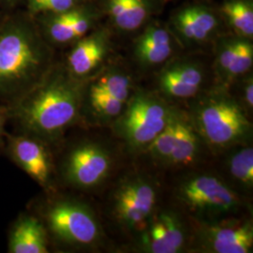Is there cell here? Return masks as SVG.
I'll list each match as a JSON object with an SVG mask.
<instances>
[{
  "label": "cell",
  "mask_w": 253,
  "mask_h": 253,
  "mask_svg": "<svg viewBox=\"0 0 253 253\" xmlns=\"http://www.w3.org/2000/svg\"><path fill=\"white\" fill-rule=\"evenodd\" d=\"M89 80L75 78L63 62H55L36 86L9 106L15 131L35 136L46 144L58 143L82 120V105Z\"/></svg>",
  "instance_id": "cell-1"
},
{
  "label": "cell",
  "mask_w": 253,
  "mask_h": 253,
  "mask_svg": "<svg viewBox=\"0 0 253 253\" xmlns=\"http://www.w3.org/2000/svg\"><path fill=\"white\" fill-rule=\"evenodd\" d=\"M54 48L27 11L0 17V103L10 106L42 81L55 63Z\"/></svg>",
  "instance_id": "cell-2"
},
{
  "label": "cell",
  "mask_w": 253,
  "mask_h": 253,
  "mask_svg": "<svg viewBox=\"0 0 253 253\" xmlns=\"http://www.w3.org/2000/svg\"><path fill=\"white\" fill-rule=\"evenodd\" d=\"M44 224L50 240L71 250H89L100 245L103 232L90 206L73 196L45 192L29 208Z\"/></svg>",
  "instance_id": "cell-3"
},
{
  "label": "cell",
  "mask_w": 253,
  "mask_h": 253,
  "mask_svg": "<svg viewBox=\"0 0 253 253\" xmlns=\"http://www.w3.org/2000/svg\"><path fill=\"white\" fill-rule=\"evenodd\" d=\"M190 120L202 141L216 149L243 144L252 137L253 126L243 109L221 88L200 100Z\"/></svg>",
  "instance_id": "cell-4"
},
{
  "label": "cell",
  "mask_w": 253,
  "mask_h": 253,
  "mask_svg": "<svg viewBox=\"0 0 253 253\" xmlns=\"http://www.w3.org/2000/svg\"><path fill=\"white\" fill-rule=\"evenodd\" d=\"M115 123V131L130 149L143 150L168 124L172 109L160 97L138 91L129 97Z\"/></svg>",
  "instance_id": "cell-5"
},
{
  "label": "cell",
  "mask_w": 253,
  "mask_h": 253,
  "mask_svg": "<svg viewBox=\"0 0 253 253\" xmlns=\"http://www.w3.org/2000/svg\"><path fill=\"white\" fill-rule=\"evenodd\" d=\"M112 156L105 146L84 140L70 146L55 165L56 177L75 190H90L108 176Z\"/></svg>",
  "instance_id": "cell-6"
},
{
  "label": "cell",
  "mask_w": 253,
  "mask_h": 253,
  "mask_svg": "<svg viewBox=\"0 0 253 253\" xmlns=\"http://www.w3.org/2000/svg\"><path fill=\"white\" fill-rule=\"evenodd\" d=\"M181 204L202 216H222L235 213L241 206L238 196L215 175L196 174L182 181L176 190Z\"/></svg>",
  "instance_id": "cell-7"
},
{
  "label": "cell",
  "mask_w": 253,
  "mask_h": 253,
  "mask_svg": "<svg viewBox=\"0 0 253 253\" xmlns=\"http://www.w3.org/2000/svg\"><path fill=\"white\" fill-rule=\"evenodd\" d=\"M2 151L45 192L55 191L56 168L50 145L27 133L7 132Z\"/></svg>",
  "instance_id": "cell-8"
},
{
  "label": "cell",
  "mask_w": 253,
  "mask_h": 253,
  "mask_svg": "<svg viewBox=\"0 0 253 253\" xmlns=\"http://www.w3.org/2000/svg\"><path fill=\"white\" fill-rule=\"evenodd\" d=\"M167 25L180 46L189 48L214 43L225 33L218 9L197 0L174 9Z\"/></svg>",
  "instance_id": "cell-9"
},
{
  "label": "cell",
  "mask_w": 253,
  "mask_h": 253,
  "mask_svg": "<svg viewBox=\"0 0 253 253\" xmlns=\"http://www.w3.org/2000/svg\"><path fill=\"white\" fill-rule=\"evenodd\" d=\"M157 202L152 181L130 175L121 181L111 198V214L122 228L138 231L150 218Z\"/></svg>",
  "instance_id": "cell-10"
},
{
  "label": "cell",
  "mask_w": 253,
  "mask_h": 253,
  "mask_svg": "<svg viewBox=\"0 0 253 253\" xmlns=\"http://www.w3.org/2000/svg\"><path fill=\"white\" fill-rule=\"evenodd\" d=\"M46 42L54 48L70 47L99 27L103 17L95 0L73 9L34 16Z\"/></svg>",
  "instance_id": "cell-11"
},
{
  "label": "cell",
  "mask_w": 253,
  "mask_h": 253,
  "mask_svg": "<svg viewBox=\"0 0 253 253\" xmlns=\"http://www.w3.org/2000/svg\"><path fill=\"white\" fill-rule=\"evenodd\" d=\"M111 30L100 25L70 46L62 61L69 73L80 80H90L100 73L112 50Z\"/></svg>",
  "instance_id": "cell-12"
},
{
  "label": "cell",
  "mask_w": 253,
  "mask_h": 253,
  "mask_svg": "<svg viewBox=\"0 0 253 253\" xmlns=\"http://www.w3.org/2000/svg\"><path fill=\"white\" fill-rule=\"evenodd\" d=\"M207 78V69L199 60L172 57L163 65L159 73L158 85L165 96L181 100L190 99L199 94Z\"/></svg>",
  "instance_id": "cell-13"
},
{
  "label": "cell",
  "mask_w": 253,
  "mask_h": 253,
  "mask_svg": "<svg viewBox=\"0 0 253 253\" xmlns=\"http://www.w3.org/2000/svg\"><path fill=\"white\" fill-rule=\"evenodd\" d=\"M109 26L121 34L139 32L163 9L162 0H95Z\"/></svg>",
  "instance_id": "cell-14"
},
{
  "label": "cell",
  "mask_w": 253,
  "mask_h": 253,
  "mask_svg": "<svg viewBox=\"0 0 253 253\" xmlns=\"http://www.w3.org/2000/svg\"><path fill=\"white\" fill-rule=\"evenodd\" d=\"M178 46L168 25L153 19L139 31L133 43V56L145 70L163 67L174 56Z\"/></svg>",
  "instance_id": "cell-15"
},
{
  "label": "cell",
  "mask_w": 253,
  "mask_h": 253,
  "mask_svg": "<svg viewBox=\"0 0 253 253\" xmlns=\"http://www.w3.org/2000/svg\"><path fill=\"white\" fill-rule=\"evenodd\" d=\"M198 243L206 253H249L253 252L251 221H231L201 227Z\"/></svg>",
  "instance_id": "cell-16"
},
{
  "label": "cell",
  "mask_w": 253,
  "mask_h": 253,
  "mask_svg": "<svg viewBox=\"0 0 253 253\" xmlns=\"http://www.w3.org/2000/svg\"><path fill=\"white\" fill-rule=\"evenodd\" d=\"M142 237V248L145 253H180L186 243V232L180 218L174 212L157 213Z\"/></svg>",
  "instance_id": "cell-17"
},
{
  "label": "cell",
  "mask_w": 253,
  "mask_h": 253,
  "mask_svg": "<svg viewBox=\"0 0 253 253\" xmlns=\"http://www.w3.org/2000/svg\"><path fill=\"white\" fill-rule=\"evenodd\" d=\"M50 238L41 218L30 209L23 211L10 224L8 253H49Z\"/></svg>",
  "instance_id": "cell-18"
},
{
  "label": "cell",
  "mask_w": 253,
  "mask_h": 253,
  "mask_svg": "<svg viewBox=\"0 0 253 253\" xmlns=\"http://www.w3.org/2000/svg\"><path fill=\"white\" fill-rule=\"evenodd\" d=\"M202 142L190 118L176 112V133L172 152L167 164L188 166L194 163L199 157Z\"/></svg>",
  "instance_id": "cell-19"
},
{
  "label": "cell",
  "mask_w": 253,
  "mask_h": 253,
  "mask_svg": "<svg viewBox=\"0 0 253 253\" xmlns=\"http://www.w3.org/2000/svg\"><path fill=\"white\" fill-rule=\"evenodd\" d=\"M217 9L231 33L253 41V0H222Z\"/></svg>",
  "instance_id": "cell-20"
},
{
  "label": "cell",
  "mask_w": 253,
  "mask_h": 253,
  "mask_svg": "<svg viewBox=\"0 0 253 253\" xmlns=\"http://www.w3.org/2000/svg\"><path fill=\"white\" fill-rule=\"evenodd\" d=\"M126 103L115 99L89 80L86 84L82 105V116L85 113L100 119H117Z\"/></svg>",
  "instance_id": "cell-21"
},
{
  "label": "cell",
  "mask_w": 253,
  "mask_h": 253,
  "mask_svg": "<svg viewBox=\"0 0 253 253\" xmlns=\"http://www.w3.org/2000/svg\"><path fill=\"white\" fill-rule=\"evenodd\" d=\"M90 81L115 99L126 103L131 96L132 81L127 73L118 68L101 70Z\"/></svg>",
  "instance_id": "cell-22"
},
{
  "label": "cell",
  "mask_w": 253,
  "mask_h": 253,
  "mask_svg": "<svg viewBox=\"0 0 253 253\" xmlns=\"http://www.w3.org/2000/svg\"><path fill=\"white\" fill-rule=\"evenodd\" d=\"M239 37L228 32L217 38L213 43L215 47L214 70L217 79L223 85L229 84V76L235 63Z\"/></svg>",
  "instance_id": "cell-23"
},
{
  "label": "cell",
  "mask_w": 253,
  "mask_h": 253,
  "mask_svg": "<svg viewBox=\"0 0 253 253\" xmlns=\"http://www.w3.org/2000/svg\"><path fill=\"white\" fill-rule=\"evenodd\" d=\"M231 176L241 187L252 190L253 186V147H242L232 154L228 162Z\"/></svg>",
  "instance_id": "cell-24"
},
{
  "label": "cell",
  "mask_w": 253,
  "mask_h": 253,
  "mask_svg": "<svg viewBox=\"0 0 253 253\" xmlns=\"http://www.w3.org/2000/svg\"><path fill=\"white\" fill-rule=\"evenodd\" d=\"M176 133V112L172 111L168 124L146 147L150 157L160 163L167 164L171 157Z\"/></svg>",
  "instance_id": "cell-25"
},
{
  "label": "cell",
  "mask_w": 253,
  "mask_h": 253,
  "mask_svg": "<svg viewBox=\"0 0 253 253\" xmlns=\"http://www.w3.org/2000/svg\"><path fill=\"white\" fill-rule=\"evenodd\" d=\"M253 65V44L252 40L239 37L235 63L229 76V84L235 83L252 71Z\"/></svg>",
  "instance_id": "cell-26"
},
{
  "label": "cell",
  "mask_w": 253,
  "mask_h": 253,
  "mask_svg": "<svg viewBox=\"0 0 253 253\" xmlns=\"http://www.w3.org/2000/svg\"><path fill=\"white\" fill-rule=\"evenodd\" d=\"M91 0H27V11L33 16L62 12Z\"/></svg>",
  "instance_id": "cell-27"
},
{
  "label": "cell",
  "mask_w": 253,
  "mask_h": 253,
  "mask_svg": "<svg viewBox=\"0 0 253 253\" xmlns=\"http://www.w3.org/2000/svg\"><path fill=\"white\" fill-rule=\"evenodd\" d=\"M242 84H241V92L243 94V100L247 107L253 109V74L248 73L244 76Z\"/></svg>",
  "instance_id": "cell-28"
},
{
  "label": "cell",
  "mask_w": 253,
  "mask_h": 253,
  "mask_svg": "<svg viewBox=\"0 0 253 253\" xmlns=\"http://www.w3.org/2000/svg\"><path fill=\"white\" fill-rule=\"evenodd\" d=\"M10 113L8 105L0 103V150H2L5 142V137L7 134L6 125L9 122Z\"/></svg>",
  "instance_id": "cell-29"
},
{
  "label": "cell",
  "mask_w": 253,
  "mask_h": 253,
  "mask_svg": "<svg viewBox=\"0 0 253 253\" xmlns=\"http://www.w3.org/2000/svg\"><path fill=\"white\" fill-rule=\"evenodd\" d=\"M20 0H0V3H2L3 5H5L6 7L9 8H13L15 7Z\"/></svg>",
  "instance_id": "cell-30"
},
{
  "label": "cell",
  "mask_w": 253,
  "mask_h": 253,
  "mask_svg": "<svg viewBox=\"0 0 253 253\" xmlns=\"http://www.w3.org/2000/svg\"><path fill=\"white\" fill-rule=\"evenodd\" d=\"M0 17H1V16H0Z\"/></svg>",
  "instance_id": "cell-31"
}]
</instances>
